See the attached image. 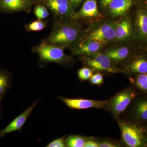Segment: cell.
Wrapping results in <instances>:
<instances>
[{
	"label": "cell",
	"mask_w": 147,
	"mask_h": 147,
	"mask_svg": "<svg viewBox=\"0 0 147 147\" xmlns=\"http://www.w3.org/2000/svg\"><path fill=\"white\" fill-rule=\"evenodd\" d=\"M80 32L79 28L71 24H55L49 38L48 42L60 47L75 42L79 38Z\"/></svg>",
	"instance_id": "obj_1"
},
{
	"label": "cell",
	"mask_w": 147,
	"mask_h": 147,
	"mask_svg": "<svg viewBox=\"0 0 147 147\" xmlns=\"http://www.w3.org/2000/svg\"><path fill=\"white\" fill-rule=\"evenodd\" d=\"M40 60L45 63L53 62L61 65L69 63L71 58L65 55L60 46L51 43H43L35 49Z\"/></svg>",
	"instance_id": "obj_2"
},
{
	"label": "cell",
	"mask_w": 147,
	"mask_h": 147,
	"mask_svg": "<svg viewBox=\"0 0 147 147\" xmlns=\"http://www.w3.org/2000/svg\"><path fill=\"white\" fill-rule=\"evenodd\" d=\"M83 61L86 65L94 70L114 74L119 72V70L113 65L110 58L105 54L100 52L86 55Z\"/></svg>",
	"instance_id": "obj_3"
},
{
	"label": "cell",
	"mask_w": 147,
	"mask_h": 147,
	"mask_svg": "<svg viewBox=\"0 0 147 147\" xmlns=\"http://www.w3.org/2000/svg\"><path fill=\"white\" fill-rule=\"evenodd\" d=\"M134 96V92L130 89L125 90L118 94L109 104L111 112L115 115H119L126 109Z\"/></svg>",
	"instance_id": "obj_4"
},
{
	"label": "cell",
	"mask_w": 147,
	"mask_h": 147,
	"mask_svg": "<svg viewBox=\"0 0 147 147\" xmlns=\"http://www.w3.org/2000/svg\"><path fill=\"white\" fill-rule=\"evenodd\" d=\"M120 126L122 139L128 146H142L143 144L142 136L136 127L125 123H121Z\"/></svg>",
	"instance_id": "obj_5"
},
{
	"label": "cell",
	"mask_w": 147,
	"mask_h": 147,
	"mask_svg": "<svg viewBox=\"0 0 147 147\" xmlns=\"http://www.w3.org/2000/svg\"><path fill=\"white\" fill-rule=\"evenodd\" d=\"M46 4L57 16L74 19L76 14L69 0H46Z\"/></svg>",
	"instance_id": "obj_6"
},
{
	"label": "cell",
	"mask_w": 147,
	"mask_h": 147,
	"mask_svg": "<svg viewBox=\"0 0 147 147\" xmlns=\"http://www.w3.org/2000/svg\"><path fill=\"white\" fill-rule=\"evenodd\" d=\"M117 24L108 23L103 24L95 30L87 38L104 44L115 38V30Z\"/></svg>",
	"instance_id": "obj_7"
},
{
	"label": "cell",
	"mask_w": 147,
	"mask_h": 147,
	"mask_svg": "<svg viewBox=\"0 0 147 147\" xmlns=\"http://www.w3.org/2000/svg\"><path fill=\"white\" fill-rule=\"evenodd\" d=\"M59 98L67 106L71 109H86L90 108H101L107 104V102L82 98H69L59 96Z\"/></svg>",
	"instance_id": "obj_8"
},
{
	"label": "cell",
	"mask_w": 147,
	"mask_h": 147,
	"mask_svg": "<svg viewBox=\"0 0 147 147\" xmlns=\"http://www.w3.org/2000/svg\"><path fill=\"white\" fill-rule=\"evenodd\" d=\"M38 100L34 102L30 107L27 108L26 110L21 113L16 118L14 119L5 128L0 130V137H3L9 133L16 131H20L24 124L26 122L28 119L36 106Z\"/></svg>",
	"instance_id": "obj_9"
},
{
	"label": "cell",
	"mask_w": 147,
	"mask_h": 147,
	"mask_svg": "<svg viewBox=\"0 0 147 147\" xmlns=\"http://www.w3.org/2000/svg\"><path fill=\"white\" fill-rule=\"evenodd\" d=\"M30 0H0V11L13 12L25 10L30 5Z\"/></svg>",
	"instance_id": "obj_10"
},
{
	"label": "cell",
	"mask_w": 147,
	"mask_h": 147,
	"mask_svg": "<svg viewBox=\"0 0 147 147\" xmlns=\"http://www.w3.org/2000/svg\"><path fill=\"white\" fill-rule=\"evenodd\" d=\"M102 47L100 42L86 38L81 42L74 52L75 55H89L98 52Z\"/></svg>",
	"instance_id": "obj_11"
},
{
	"label": "cell",
	"mask_w": 147,
	"mask_h": 147,
	"mask_svg": "<svg viewBox=\"0 0 147 147\" xmlns=\"http://www.w3.org/2000/svg\"><path fill=\"white\" fill-rule=\"evenodd\" d=\"M132 3V0H113L108 5L110 13L113 16H123L129 10Z\"/></svg>",
	"instance_id": "obj_12"
},
{
	"label": "cell",
	"mask_w": 147,
	"mask_h": 147,
	"mask_svg": "<svg viewBox=\"0 0 147 147\" xmlns=\"http://www.w3.org/2000/svg\"><path fill=\"white\" fill-rule=\"evenodd\" d=\"M100 15L96 0H86L82 8L76 13L74 19L82 17H93Z\"/></svg>",
	"instance_id": "obj_13"
},
{
	"label": "cell",
	"mask_w": 147,
	"mask_h": 147,
	"mask_svg": "<svg viewBox=\"0 0 147 147\" xmlns=\"http://www.w3.org/2000/svg\"><path fill=\"white\" fill-rule=\"evenodd\" d=\"M131 33V24L127 19H125L117 24L115 30V38L118 40L127 39Z\"/></svg>",
	"instance_id": "obj_14"
},
{
	"label": "cell",
	"mask_w": 147,
	"mask_h": 147,
	"mask_svg": "<svg viewBox=\"0 0 147 147\" xmlns=\"http://www.w3.org/2000/svg\"><path fill=\"white\" fill-rule=\"evenodd\" d=\"M12 77L8 71L0 69V100H2L6 92L10 88Z\"/></svg>",
	"instance_id": "obj_15"
},
{
	"label": "cell",
	"mask_w": 147,
	"mask_h": 147,
	"mask_svg": "<svg viewBox=\"0 0 147 147\" xmlns=\"http://www.w3.org/2000/svg\"><path fill=\"white\" fill-rule=\"evenodd\" d=\"M129 53V51L127 47H123L108 50L105 54L110 59L117 61L125 59L128 56Z\"/></svg>",
	"instance_id": "obj_16"
},
{
	"label": "cell",
	"mask_w": 147,
	"mask_h": 147,
	"mask_svg": "<svg viewBox=\"0 0 147 147\" xmlns=\"http://www.w3.org/2000/svg\"><path fill=\"white\" fill-rule=\"evenodd\" d=\"M127 69L133 73H147V61L143 59H137L129 64Z\"/></svg>",
	"instance_id": "obj_17"
},
{
	"label": "cell",
	"mask_w": 147,
	"mask_h": 147,
	"mask_svg": "<svg viewBox=\"0 0 147 147\" xmlns=\"http://www.w3.org/2000/svg\"><path fill=\"white\" fill-rule=\"evenodd\" d=\"M137 24L140 35L147 36V15L144 12L139 11L137 15Z\"/></svg>",
	"instance_id": "obj_18"
},
{
	"label": "cell",
	"mask_w": 147,
	"mask_h": 147,
	"mask_svg": "<svg viewBox=\"0 0 147 147\" xmlns=\"http://www.w3.org/2000/svg\"><path fill=\"white\" fill-rule=\"evenodd\" d=\"M86 137L79 135H70L65 139L66 146L83 147L87 141Z\"/></svg>",
	"instance_id": "obj_19"
},
{
	"label": "cell",
	"mask_w": 147,
	"mask_h": 147,
	"mask_svg": "<svg viewBox=\"0 0 147 147\" xmlns=\"http://www.w3.org/2000/svg\"><path fill=\"white\" fill-rule=\"evenodd\" d=\"M134 113L137 118L143 121H147V100L138 102L135 106Z\"/></svg>",
	"instance_id": "obj_20"
},
{
	"label": "cell",
	"mask_w": 147,
	"mask_h": 147,
	"mask_svg": "<svg viewBox=\"0 0 147 147\" xmlns=\"http://www.w3.org/2000/svg\"><path fill=\"white\" fill-rule=\"evenodd\" d=\"M46 24L42 20H38L33 21L29 24L27 28L31 31H39L42 30L45 27Z\"/></svg>",
	"instance_id": "obj_21"
},
{
	"label": "cell",
	"mask_w": 147,
	"mask_h": 147,
	"mask_svg": "<svg viewBox=\"0 0 147 147\" xmlns=\"http://www.w3.org/2000/svg\"><path fill=\"white\" fill-rule=\"evenodd\" d=\"M34 14L37 18L40 20H42L47 18L49 15L47 8L42 5H38L36 6L34 9Z\"/></svg>",
	"instance_id": "obj_22"
},
{
	"label": "cell",
	"mask_w": 147,
	"mask_h": 147,
	"mask_svg": "<svg viewBox=\"0 0 147 147\" xmlns=\"http://www.w3.org/2000/svg\"><path fill=\"white\" fill-rule=\"evenodd\" d=\"M77 74L79 79L83 81H85L90 79L93 75V71L89 67H84L79 70Z\"/></svg>",
	"instance_id": "obj_23"
},
{
	"label": "cell",
	"mask_w": 147,
	"mask_h": 147,
	"mask_svg": "<svg viewBox=\"0 0 147 147\" xmlns=\"http://www.w3.org/2000/svg\"><path fill=\"white\" fill-rule=\"evenodd\" d=\"M136 83L139 88L147 91V73L142 74L137 76Z\"/></svg>",
	"instance_id": "obj_24"
},
{
	"label": "cell",
	"mask_w": 147,
	"mask_h": 147,
	"mask_svg": "<svg viewBox=\"0 0 147 147\" xmlns=\"http://www.w3.org/2000/svg\"><path fill=\"white\" fill-rule=\"evenodd\" d=\"M65 139V137H63L60 138L53 140L50 142L46 146V147H66Z\"/></svg>",
	"instance_id": "obj_25"
},
{
	"label": "cell",
	"mask_w": 147,
	"mask_h": 147,
	"mask_svg": "<svg viewBox=\"0 0 147 147\" xmlns=\"http://www.w3.org/2000/svg\"><path fill=\"white\" fill-rule=\"evenodd\" d=\"M90 79L91 83L94 85H100L103 83L104 81L102 75L99 73L92 75Z\"/></svg>",
	"instance_id": "obj_26"
},
{
	"label": "cell",
	"mask_w": 147,
	"mask_h": 147,
	"mask_svg": "<svg viewBox=\"0 0 147 147\" xmlns=\"http://www.w3.org/2000/svg\"><path fill=\"white\" fill-rule=\"evenodd\" d=\"M84 147H99V144L93 140H87L85 143Z\"/></svg>",
	"instance_id": "obj_27"
},
{
	"label": "cell",
	"mask_w": 147,
	"mask_h": 147,
	"mask_svg": "<svg viewBox=\"0 0 147 147\" xmlns=\"http://www.w3.org/2000/svg\"><path fill=\"white\" fill-rule=\"evenodd\" d=\"M117 145L110 142H103L99 144V147H117Z\"/></svg>",
	"instance_id": "obj_28"
},
{
	"label": "cell",
	"mask_w": 147,
	"mask_h": 147,
	"mask_svg": "<svg viewBox=\"0 0 147 147\" xmlns=\"http://www.w3.org/2000/svg\"><path fill=\"white\" fill-rule=\"evenodd\" d=\"M84 0H69L73 7H76L79 6Z\"/></svg>",
	"instance_id": "obj_29"
},
{
	"label": "cell",
	"mask_w": 147,
	"mask_h": 147,
	"mask_svg": "<svg viewBox=\"0 0 147 147\" xmlns=\"http://www.w3.org/2000/svg\"><path fill=\"white\" fill-rule=\"evenodd\" d=\"M113 0H101V5L103 7H106L107 6L109 5V3L111 2Z\"/></svg>",
	"instance_id": "obj_30"
},
{
	"label": "cell",
	"mask_w": 147,
	"mask_h": 147,
	"mask_svg": "<svg viewBox=\"0 0 147 147\" xmlns=\"http://www.w3.org/2000/svg\"><path fill=\"white\" fill-rule=\"evenodd\" d=\"M1 100H0V117H1Z\"/></svg>",
	"instance_id": "obj_31"
}]
</instances>
